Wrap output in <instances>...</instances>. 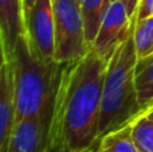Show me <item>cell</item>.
Returning a JSON list of instances; mask_svg holds the SVG:
<instances>
[{
    "instance_id": "9a60e30c",
    "label": "cell",
    "mask_w": 153,
    "mask_h": 152,
    "mask_svg": "<svg viewBox=\"0 0 153 152\" xmlns=\"http://www.w3.org/2000/svg\"><path fill=\"white\" fill-rule=\"evenodd\" d=\"M151 15H153V0H141L140 5H138L137 18L143 19Z\"/></svg>"
},
{
    "instance_id": "2e32d148",
    "label": "cell",
    "mask_w": 153,
    "mask_h": 152,
    "mask_svg": "<svg viewBox=\"0 0 153 152\" xmlns=\"http://www.w3.org/2000/svg\"><path fill=\"white\" fill-rule=\"evenodd\" d=\"M126 5V10H128V13H129L130 18H134L137 16V12H138V5H140V1L141 0H122Z\"/></svg>"
},
{
    "instance_id": "52a82bcc",
    "label": "cell",
    "mask_w": 153,
    "mask_h": 152,
    "mask_svg": "<svg viewBox=\"0 0 153 152\" xmlns=\"http://www.w3.org/2000/svg\"><path fill=\"white\" fill-rule=\"evenodd\" d=\"M50 120L30 116L16 121L5 152H48Z\"/></svg>"
},
{
    "instance_id": "7c38bea8",
    "label": "cell",
    "mask_w": 153,
    "mask_h": 152,
    "mask_svg": "<svg viewBox=\"0 0 153 152\" xmlns=\"http://www.w3.org/2000/svg\"><path fill=\"white\" fill-rule=\"evenodd\" d=\"M136 83H137L138 100L143 110L153 102V57L138 61Z\"/></svg>"
},
{
    "instance_id": "ba28073f",
    "label": "cell",
    "mask_w": 153,
    "mask_h": 152,
    "mask_svg": "<svg viewBox=\"0 0 153 152\" xmlns=\"http://www.w3.org/2000/svg\"><path fill=\"white\" fill-rule=\"evenodd\" d=\"M16 123V94L13 67L10 58L0 65V152H5Z\"/></svg>"
},
{
    "instance_id": "8992f818",
    "label": "cell",
    "mask_w": 153,
    "mask_h": 152,
    "mask_svg": "<svg viewBox=\"0 0 153 152\" xmlns=\"http://www.w3.org/2000/svg\"><path fill=\"white\" fill-rule=\"evenodd\" d=\"M26 35L32 50L43 61H55V19L53 0H35L26 18Z\"/></svg>"
},
{
    "instance_id": "6da1fadb",
    "label": "cell",
    "mask_w": 153,
    "mask_h": 152,
    "mask_svg": "<svg viewBox=\"0 0 153 152\" xmlns=\"http://www.w3.org/2000/svg\"><path fill=\"white\" fill-rule=\"evenodd\" d=\"M108 59L91 47L63 63L48 128V152L93 151L101 137L100 121Z\"/></svg>"
},
{
    "instance_id": "3957f363",
    "label": "cell",
    "mask_w": 153,
    "mask_h": 152,
    "mask_svg": "<svg viewBox=\"0 0 153 152\" xmlns=\"http://www.w3.org/2000/svg\"><path fill=\"white\" fill-rule=\"evenodd\" d=\"M133 32L134 27L108 62L100 121L101 136L132 123L141 112L136 83L138 55Z\"/></svg>"
},
{
    "instance_id": "44dd1931",
    "label": "cell",
    "mask_w": 153,
    "mask_h": 152,
    "mask_svg": "<svg viewBox=\"0 0 153 152\" xmlns=\"http://www.w3.org/2000/svg\"><path fill=\"white\" fill-rule=\"evenodd\" d=\"M87 152H91V151H87Z\"/></svg>"
},
{
    "instance_id": "ffe728a7",
    "label": "cell",
    "mask_w": 153,
    "mask_h": 152,
    "mask_svg": "<svg viewBox=\"0 0 153 152\" xmlns=\"http://www.w3.org/2000/svg\"><path fill=\"white\" fill-rule=\"evenodd\" d=\"M111 1H116V0H110V3H111Z\"/></svg>"
},
{
    "instance_id": "ac0fdd59",
    "label": "cell",
    "mask_w": 153,
    "mask_h": 152,
    "mask_svg": "<svg viewBox=\"0 0 153 152\" xmlns=\"http://www.w3.org/2000/svg\"><path fill=\"white\" fill-rule=\"evenodd\" d=\"M138 116H145V117H148V118H151V120H153V102H152L151 105H148L145 109L141 110ZM138 116H137V117H138Z\"/></svg>"
},
{
    "instance_id": "277c9868",
    "label": "cell",
    "mask_w": 153,
    "mask_h": 152,
    "mask_svg": "<svg viewBox=\"0 0 153 152\" xmlns=\"http://www.w3.org/2000/svg\"><path fill=\"white\" fill-rule=\"evenodd\" d=\"M55 19V51L58 63H69L86 55L91 46L86 39L81 0H53Z\"/></svg>"
},
{
    "instance_id": "5b68a950",
    "label": "cell",
    "mask_w": 153,
    "mask_h": 152,
    "mask_svg": "<svg viewBox=\"0 0 153 152\" xmlns=\"http://www.w3.org/2000/svg\"><path fill=\"white\" fill-rule=\"evenodd\" d=\"M137 22V16L130 18L122 0L111 1L102 19L98 34L91 48L105 59H110L114 51L126 40Z\"/></svg>"
},
{
    "instance_id": "30bf717a",
    "label": "cell",
    "mask_w": 153,
    "mask_h": 152,
    "mask_svg": "<svg viewBox=\"0 0 153 152\" xmlns=\"http://www.w3.org/2000/svg\"><path fill=\"white\" fill-rule=\"evenodd\" d=\"M94 150L100 152H138L133 137L132 123L101 136Z\"/></svg>"
},
{
    "instance_id": "4fadbf2b",
    "label": "cell",
    "mask_w": 153,
    "mask_h": 152,
    "mask_svg": "<svg viewBox=\"0 0 153 152\" xmlns=\"http://www.w3.org/2000/svg\"><path fill=\"white\" fill-rule=\"evenodd\" d=\"M133 38L138 61L153 57V15L143 19L137 18Z\"/></svg>"
},
{
    "instance_id": "8fae6325",
    "label": "cell",
    "mask_w": 153,
    "mask_h": 152,
    "mask_svg": "<svg viewBox=\"0 0 153 152\" xmlns=\"http://www.w3.org/2000/svg\"><path fill=\"white\" fill-rule=\"evenodd\" d=\"M109 5H110V0H81L86 39L90 46L97 37L98 30H100V26Z\"/></svg>"
},
{
    "instance_id": "5bb4252c",
    "label": "cell",
    "mask_w": 153,
    "mask_h": 152,
    "mask_svg": "<svg viewBox=\"0 0 153 152\" xmlns=\"http://www.w3.org/2000/svg\"><path fill=\"white\" fill-rule=\"evenodd\" d=\"M132 129L138 152H153V120L138 116L132 121Z\"/></svg>"
},
{
    "instance_id": "d6986e66",
    "label": "cell",
    "mask_w": 153,
    "mask_h": 152,
    "mask_svg": "<svg viewBox=\"0 0 153 152\" xmlns=\"http://www.w3.org/2000/svg\"><path fill=\"white\" fill-rule=\"evenodd\" d=\"M91 152H100V151H97V150H93Z\"/></svg>"
},
{
    "instance_id": "9c48e42d",
    "label": "cell",
    "mask_w": 153,
    "mask_h": 152,
    "mask_svg": "<svg viewBox=\"0 0 153 152\" xmlns=\"http://www.w3.org/2000/svg\"><path fill=\"white\" fill-rule=\"evenodd\" d=\"M26 32L23 0H0V47L1 57L11 58L16 40Z\"/></svg>"
},
{
    "instance_id": "7a4b0ae2",
    "label": "cell",
    "mask_w": 153,
    "mask_h": 152,
    "mask_svg": "<svg viewBox=\"0 0 153 152\" xmlns=\"http://www.w3.org/2000/svg\"><path fill=\"white\" fill-rule=\"evenodd\" d=\"M10 59L15 80L16 121L30 116H45L51 120L63 63L39 58L26 32L18 38Z\"/></svg>"
},
{
    "instance_id": "e0dca14e",
    "label": "cell",
    "mask_w": 153,
    "mask_h": 152,
    "mask_svg": "<svg viewBox=\"0 0 153 152\" xmlns=\"http://www.w3.org/2000/svg\"><path fill=\"white\" fill-rule=\"evenodd\" d=\"M35 4V0H23V12H24V24H26V18L31 12L32 7Z\"/></svg>"
}]
</instances>
